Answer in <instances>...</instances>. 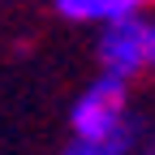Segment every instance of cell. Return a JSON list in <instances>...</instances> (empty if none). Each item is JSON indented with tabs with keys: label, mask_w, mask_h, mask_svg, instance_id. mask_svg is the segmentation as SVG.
I'll use <instances>...</instances> for the list:
<instances>
[{
	"label": "cell",
	"mask_w": 155,
	"mask_h": 155,
	"mask_svg": "<svg viewBox=\"0 0 155 155\" xmlns=\"http://www.w3.org/2000/svg\"><path fill=\"white\" fill-rule=\"evenodd\" d=\"M95 52H99V73L108 78L134 82L142 73H155V17L138 13V17L104 26Z\"/></svg>",
	"instance_id": "7a4b0ae2"
},
{
	"label": "cell",
	"mask_w": 155,
	"mask_h": 155,
	"mask_svg": "<svg viewBox=\"0 0 155 155\" xmlns=\"http://www.w3.org/2000/svg\"><path fill=\"white\" fill-rule=\"evenodd\" d=\"M138 155H155V142H147V147H142V151H138Z\"/></svg>",
	"instance_id": "5b68a950"
},
{
	"label": "cell",
	"mask_w": 155,
	"mask_h": 155,
	"mask_svg": "<svg viewBox=\"0 0 155 155\" xmlns=\"http://www.w3.org/2000/svg\"><path fill=\"white\" fill-rule=\"evenodd\" d=\"M138 13H147L138 0H56V17L99 26V30L112 22H125V17H138Z\"/></svg>",
	"instance_id": "3957f363"
},
{
	"label": "cell",
	"mask_w": 155,
	"mask_h": 155,
	"mask_svg": "<svg viewBox=\"0 0 155 155\" xmlns=\"http://www.w3.org/2000/svg\"><path fill=\"white\" fill-rule=\"evenodd\" d=\"M134 147H138V121L108 142H69L61 155H134Z\"/></svg>",
	"instance_id": "277c9868"
},
{
	"label": "cell",
	"mask_w": 155,
	"mask_h": 155,
	"mask_svg": "<svg viewBox=\"0 0 155 155\" xmlns=\"http://www.w3.org/2000/svg\"><path fill=\"white\" fill-rule=\"evenodd\" d=\"M129 125H134V116H129V82L108 78V73H99L69 108L73 142H108Z\"/></svg>",
	"instance_id": "6da1fadb"
}]
</instances>
